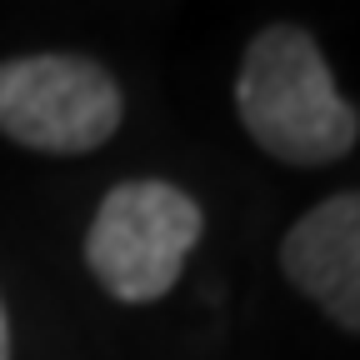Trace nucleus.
I'll use <instances>...</instances> for the list:
<instances>
[{
  "mask_svg": "<svg viewBox=\"0 0 360 360\" xmlns=\"http://www.w3.org/2000/svg\"><path fill=\"white\" fill-rule=\"evenodd\" d=\"M205 210L170 180H120L85 231V265L120 305L160 300L195 250Z\"/></svg>",
  "mask_w": 360,
  "mask_h": 360,
  "instance_id": "f03ea898",
  "label": "nucleus"
},
{
  "mask_svg": "<svg viewBox=\"0 0 360 360\" xmlns=\"http://www.w3.org/2000/svg\"><path fill=\"white\" fill-rule=\"evenodd\" d=\"M0 360H11V326H6V310H0Z\"/></svg>",
  "mask_w": 360,
  "mask_h": 360,
  "instance_id": "39448f33",
  "label": "nucleus"
},
{
  "mask_svg": "<svg viewBox=\"0 0 360 360\" xmlns=\"http://www.w3.org/2000/svg\"><path fill=\"white\" fill-rule=\"evenodd\" d=\"M236 110L245 135L285 165H330L355 150L360 115L335 90L310 30L265 25L236 75Z\"/></svg>",
  "mask_w": 360,
  "mask_h": 360,
  "instance_id": "f257e3e1",
  "label": "nucleus"
},
{
  "mask_svg": "<svg viewBox=\"0 0 360 360\" xmlns=\"http://www.w3.org/2000/svg\"><path fill=\"white\" fill-rule=\"evenodd\" d=\"M281 270L340 330L360 335V191L310 205L281 240Z\"/></svg>",
  "mask_w": 360,
  "mask_h": 360,
  "instance_id": "20e7f679",
  "label": "nucleus"
},
{
  "mask_svg": "<svg viewBox=\"0 0 360 360\" xmlns=\"http://www.w3.org/2000/svg\"><path fill=\"white\" fill-rule=\"evenodd\" d=\"M125 101L105 65L85 56L0 60V135L45 155L101 150L120 130Z\"/></svg>",
  "mask_w": 360,
  "mask_h": 360,
  "instance_id": "7ed1b4c3",
  "label": "nucleus"
}]
</instances>
